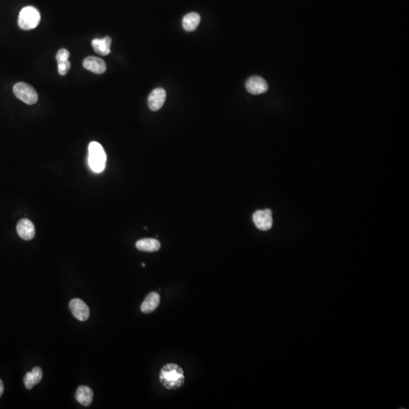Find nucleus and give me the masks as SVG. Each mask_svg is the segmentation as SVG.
<instances>
[{"label": "nucleus", "mask_w": 409, "mask_h": 409, "mask_svg": "<svg viewBox=\"0 0 409 409\" xmlns=\"http://www.w3.org/2000/svg\"><path fill=\"white\" fill-rule=\"evenodd\" d=\"M161 384L168 390H177L184 384L183 369L176 364H168L161 369Z\"/></svg>", "instance_id": "obj_1"}, {"label": "nucleus", "mask_w": 409, "mask_h": 409, "mask_svg": "<svg viewBox=\"0 0 409 409\" xmlns=\"http://www.w3.org/2000/svg\"><path fill=\"white\" fill-rule=\"evenodd\" d=\"M107 157L101 144L91 142L88 147V162L90 169L96 173H101L106 167Z\"/></svg>", "instance_id": "obj_2"}, {"label": "nucleus", "mask_w": 409, "mask_h": 409, "mask_svg": "<svg viewBox=\"0 0 409 409\" xmlns=\"http://www.w3.org/2000/svg\"><path fill=\"white\" fill-rule=\"evenodd\" d=\"M40 11L37 8L33 6L24 7L18 15V26L24 31L34 29L40 24Z\"/></svg>", "instance_id": "obj_3"}, {"label": "nucleus", "mask_w": 409, "mask_h": 409, "mask_svg": "<svg viewBox=\"0 0 409 409\" xmlns=\"http://www.w3.org/2000/svg\"><path fill=\"white\" fill-rule=\"evenodd\" d=\"M13 92L15 93L17 98L25 103L26 104L34 105L38 100V95L34 87L24 82L17 83Z\"/></svg>", "instance_id": "obj_4"}, {"label": "nucleus", "mask_w": 409, "mask_h": 409, "mask_svg": "<svg viewBox=\"0 0 409 409\" xmlns=\"http://www.w3.org/2000/svg\"><path fill=\"white\" fill-rule=\"evenodd\" d=\"M73 316L80 321H85L90 317V309L87 304L80 298H73L69 303Z\"/></svg>", "instance_id": "obj_5"}, {"label": "nucleus", "mask_w": 409, "mask_h": 409, "mask_svg": "<svg viewBox=\"0 0 409 409\" xmlns=\"http://www.w3.org/2000/svg\"><path fill=\"white\" fill-rule=\"evenodd\" d=\"M252 218L255 226L261 231H268L272 228V212L270 209L257 211Z\"/></svg>", "instance_id": "obj_6"}, {"label": "nucleus", "mask_w": 409, "mask_h": 409, "mask_svg": "<svg viewBox=\"0 0 409 409\" xmlns=\"http://www.w3.org/2000/svg\"><path fill=\"white\" fill-rule=\"evenodd\" d=\"M245 87L251 94L259 95L268 90V85L265 79L259 76H253L248 79L245 83Z\"/></svg>", "instance_id": "obj_7"}, {"label": "nucleus", "mask_w": 409, "mask_h": 409, "mask_svg": "<svg viewBox=\"0 0 409 409\" xmlns=\"http://www.w3.org/2000/svg\"><path fill=\"white\" fill-rule=\"evenodd\" d=\"M166 100V91L162 88H156L149 94L148 105L152 111L156 112L163 106Z\"/></svg>", "instance_id": "obj_8"}, {"label": "nucleus", "mask_w": 409, "mask_h": 409, "mask_svg": "<svg viewBox=\"0 0 409 409\" xmlns=\"http://www.w3.org/2000/svg\"><path fill=\"white\" fill-rule=\"evenodd\" d=\"M17 232L21 239L31 240L35 236V227L27 218H23L17 225Z\"/></svg>", "instance_id": "obj_9"}, {"label": "nucleus", "mask_w": 409, "mask_h": 409, "mask_svg": "<svg viewBox=\"0 0 409 409\" xmlns=\"http://www.w3.org/2000/svg\"><path fill=\"white\" fill-rule=\"evenodd\" d=\"M83 65L86 69L95 74H103L106 71V62L102 58L97 57H87L84 60Z\"/></svg>", "instance_id": "obj_10"}, {"label": "nucleus", "mask_w": 409, "mask_h": 409, "mask_svg": "<svg viewBox=\"0 0 409 409\" xmlns=\"http://www.w3.org/2000/svg\"><path fill=\"white\" fill-rule=\"evenodd\" d=\"M113 40L110 37H106L103 39H95L92 41V47L96 53L100 56L106 57L111 53V45Z\"/></svg>", "instance_id": "obj_11"}, {"label": "nucleus", "mask_w": 409, "mask_h": 409, "mask_svg": "<svg viewBox=\"0 0 409 409\" xmlns=\"http://www.w3.org/2000/svg\"><path fill=\"white\" fill-rule=\"evenodd\" d=\"M160 303V295L158 292H152L146 297L143 303H142V312L145 314H149L154 311L159 306Z\"/></svg>", "instance_id": "obj_12"}, {"label": "nucleus", "mask_w": 409, "mask_h": 409, "mask_svg": "<svg viewBox=\"0 0 409 409\" xmlns=\"http://www.w3.org/2000/svg\"><path fill=\"white\" fill-rule=\"evenodd\" d=\"M75 399L82 406H90L93 400V390L86 386H80L76 392Z\"/></svg>", "instance_id": "obj_13"}, {"label": "nucleus", "mask_w": 409, "mask_h": 409, "mask_svg": "<svg viewBox=\"0 0 409 409\" xmlns=\"http://www.w3.org/2000/svg\"><path fill=\"white\" fill-rule=\"evenodd\" d=\"M43 377V371L40 367H35L31 372H27L24 378V384L27 390H31L39 384Z\"/></svg>", "instance_id": "obj_14"}, {"label": "nucleus", "mask_w": 409, "mask_h": 409, "mask_svg": "<svg viewBox=\"0 0 409 409\" xmlns=\"http://www.w3.org/2000/svg\"><path fill=\"white\" fill-rule=\"evenodd\" d=\"M136 249L143 252H154L160 249L161 243L159 240L152 238H145L136 242Z\"/></svg>", "instance_id": "obj_15"}, {"label": "nucleus", "mask_w": 409, "mask_h": 409, "mask_svg": "<svg viewBox=\"0 0 409 409\" xmlns=\"http://www.w3.org/2000/svg\"><path fill=\"white\" fill-rule=\"evenodd\" d=\"M200 23V16L196 12H191L185 15L183 18V27L185 31H195Z\"/></svg>", "instance_id": "obj_16"}, {"label": "nucleus", "mask_w": 409, "mask_h": 409, "mask_svg": "<svg viewBox=\"0 0 409 409\" xmlns=\"http://www.w3.org/2000/svg\"><path fill=\"white\" fill-rule=\"evenodd\" d=\"M70 68H71V62L68 60L58 62V71L60 75L64 76L67 74Z\"/></svg>", "instance_id": "obj_17"}, {"label": "nucleus", "mask_w": 409, "mask_h": 409, "mask_svg": "<svg viewBox=\"0 0 409 409\" xmlns=\"http://www.w3.org/2000/svg\"><path fill=\"white\" fill-rule=\"evenodd\" d=\"M70 57V53L65 49H61L57 53V60L58 62L67 61Z\"/></svg>", "instance_id": "obj_18"}, {"label": "nucleus", "mask_w": 409, "mask_h": 409, "mask_svg": "<svg viewBox=\"0 0 409 409\" xmlns=\"http://www.w3.org/2000/svg\"><path fill=\"white\" fill-rule=\"evenodd\" d=\"M4 392L3 382L0 380V397H2Z\"/></svg>", "instance_id": "obj_19"}]
</instances>
